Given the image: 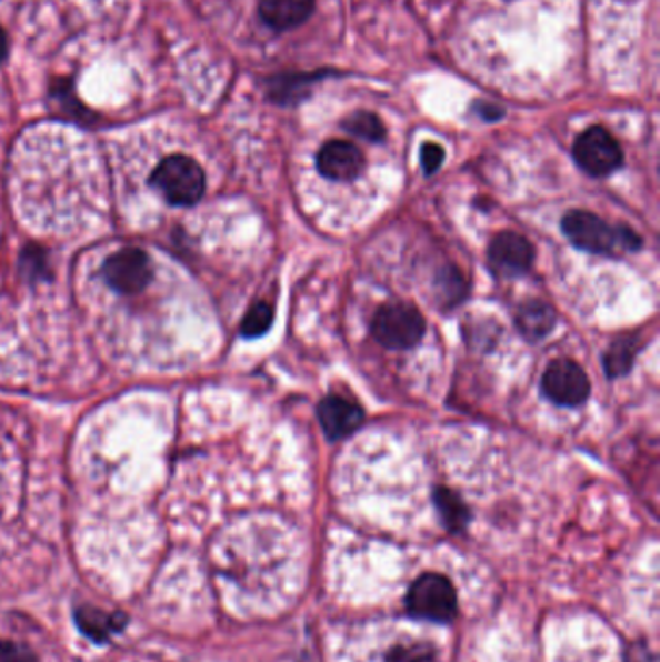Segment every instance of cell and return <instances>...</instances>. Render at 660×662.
Masks as SVG:
<instances>
[{
  "label": "cell",
  "instance_id": "cell-19",
  "mask_svg": "<svg viewBox=\"0 0 660 662\" xmlns=\"http://www.w3.org/2000/svg\"><path fill=\"white\" fill-rule=\"evenodd\" d=\"M388 662H438V653L422 641H406L391 651Z\"/></svg>",
  "mask_w": 660,
  "mask_h": 662
},
{
  "label": "cell",
  "instance_id": "cell-1",
  "mask_svg": "<svg viewBox=\"0 0 660 662\" xmlns=\"http://www.w3.org/2000/svg\"><path fill=\"white\" fill-rule=\"evenodd\" d=\"M562 231L573 247L591 254L616 257L618 252L641 249V237L630 227L608 225L593 211L571 210L562 218Z\"/></svg>",
  "mask_w": 660,
  "mask_h": 662
},
{
  "label": "cell",
  "instance_id": "cell-7",
  "mask_svg": "<svg viewBox=\"0 0 660 662\" xmlns=\"http://www.w3.org/2000/svg\"><path fill=\"white\" fill-rule=\"evenodd\" d=\"M540 385L550 401L562 407L583 405L591 393V382L586 370L570 359H558L548 364Z\"/></svg>",
  "mask_w": 660,
  "mask_h": 662
},
{
  "label": "cell",
  "instance_id": "cell-2",
  "mask_svg": "<svg viewBox=\"0 0 660 662\" xmlns=\"http://www.w3.org/2000/svg\"><path fill=\"white\" fill-rule=\"evenodd\" d=\"M151 184L173 205H194L206 192V174L194 159L169 156L151 174Z\"/></svg>",
  "mask_w": 660,
  "mask_h": 662
},
{
  "label": "cell",
  "instance_id": "cell-8",
  "mask_svg": "<svg viewBox=\"0 0 660 662\" xmlns=\"http://www.w3.org/2000/svg\"><path fill=\"white\" fill-rule=\"evenodd\" d=\"M488 262L494 273L502 278H519L531 270L534 249L526 237L513 231L496 234L488 247Z\"/></svg>",
  "mask_w": 660,
  "mask_h": 662
},
{
  "label": "cell",
  "instance_id": "cell-10",
  "mask_svg": "<svg viewBox=\"0 0 660 662\" xmlns=\"http://www.w3.org/2000/svg\"><path fill=\"white\" fill-rule=\"evenodd\" d=\"M318 421L330 440L351 437L364 422V411L359 403L341 395H328L318 403Z\"/></svg>",
  "mask_w": 660,
  "mask_h": 662
},
{
  "label": "cell",
  "instance_id": "cell-12",
  "mask_svg": "<svg viewBox=\"0 0 660 662\" xmlns=\"http://www.w3.org/2000/svg\"><path fill=\"white\" fill-rule=\"evenodd\" d=\"M516 324H518V330L521 331L523 338L529 339V341H539V339L547 338L548 333L554 330V309L548 302L531 299V301L523 302L519 307Z\"/></svg>",
  "mask_w": 660,
  "mask_h": 662
},
{
  "label": "cell",
  "instance_id": "cell-18",
  "mask_svg": "<svg viewBox=\"0 0 660 662\" xmlns=\"http://www.w3.org/2000/svg\"><path fill=\"white\" fill-rule=\"evenodd\" d=\"M436 504L440 508L443 520H446V523H448L450 528H463L467 520H469V513H467L466 505L461 504V500H459L453 492H450V490H438V494H436Z\"/></svg>",
  "mask_w": 660,
  "mask_h": 662
},
{
  "label": "cell",
  "instance_id": "cell-22",
  "mask_svg": "<svg viewBox=\"0 0 660 662\" xmlns=\"http://www.w3.org/2000/svg\"><path fill=\"white\" fill-rule=\"evenodd\" d=\"M477 111H479L480 117L482 119H487V121H498V119H502L503 111L500 107L490 106V103H477Z\"/></svg>",
  "mask_w": 660,
  "mask_h": 662
},
{
  "label": "cell",
  "instance_id": "cell-14",
  "mask_svg": "<svg viewBox=\"0 0 660 662\" xmlns=\"http://www.w3.org/2000/svg\"><path fill=\"white\" fill-rule=\"evenodd\" d=\"M318 74H281L278 78H271L268 83V96L279 106H293L304 98L308 83L314 82Z\"/></svg>",
  "mask_w": 660,
  "mask_h": 662
},
{
  "label": "cell",
  "instance_id": "cell-3",
  "mask_svg": "<svg viewBox=\"0 0 660 662\" xmlns=\"http://www.w3.org/2000/svg\"><path fill=\"white\" fill-rule=\"evenodd\" d=\"M424 317L409 302H388L376 312L372 320V338L376 343L391 351L411 349L424 338Z\"/></svg>",
  "mask_w": 660,
  "mask_h": 662
},
{
  "label": "cell",
  "instance_id": "cell-13",
  "mask_svg": "<svg viewBox=\"0 0 660 662\" xmlns=\"http://www.w3.org/2000/svg\"><path fill=\"white\" fill-rule=\"evenodd\" d=\"M76 624L82 630L83 635L90 640L103 643L113 633L120 632L127 624L124 614H111L106 610L93 609V606H80L76 610Z\"/></svg>",
  "mask_w": 660,
  "mask_h": 662
},
{
  "label": "cell",
  "instance_id": "cell-5",
  "mask_svg": "<svg viewBox=\"0 0 660 662\" xmlns=\"http://www.w3.org/2000/svg\"><path fill=\"white\" fill-rule=\"evenodd\" d=\"M573 158L587 174L607 177L622 165L623 151L607 129L591 127L573 143Z\"/></svg>",
  "mask_w": 660,
  "mask_h": 662
},
{
  "label": "cell",
  "instance_id": "cell-9",
  "mask_svg": "<svg viewBox=\"0 0 660 662\" xmlns=\"http://www.w3.org/2000/svg\"><path fill=\"white\" fill-rule=\"evenodd\" d=\"M316 167L326 179L349 182L357 179L364 169V156L354 143L347 140H331L323 143L316 156Z\"/></svg>",
  "mask_w": 660,
  "mask_h": 662
},
{
  "label": "cell",
  "instance_id": "cell-11",
  "mask_svg": "<svg viewBox=\"0 0 660 662\" xmlns=\"http://www.w3.org/2000/svg\"><path fill=\"white\" fill-rule=\"evenodd\" d=\"M316 0H260L263 22L278 31L293 30L314 12Z\"/></svg>",
  "mask_w": 660,
  "mask_h": 662
},
{
  "label": "cell",
  "instance_id": "cell-20",
  "mask_svg": "<svg viewBox=\"0 0 660 662\" xmlns=\"http://www.w3.org/2000/svg\"><path fill=\"white\" fill-rule=\"evenodd\" d=\"M420 163L424 173L432 174L442 167L443 163V150L442 146H438L434 142H427L420 150Z\"/></svg>",
  "mask_w": 660,
  "mask_h": 662
},
{
  "label": "cell",
  "instance_id": "cell-21",
  "mask_svg": "<svg viewBox=\"0 0 660 662\" xmlns=\"http://www.w3.org/2000/svg\"><path fill=\"white\" fill-rule=\"evenodd\" d=\"M0 662H39L31 649L20 643H2L0 645Z\"/></svg>",
  "mask_w": 660,
  "mask_h": 662
},
{
  "label": "cell",
  "instance_id": "cell-4",
  "mask_svg": "<svg viewBox=\"0 0 660 662\" xmlns=\"http://www.w3.org/2000/svg\"><path fill=\"white\" fill-rule=\"evenodd\" d=\"M407 606L413 616L450 622L458 614V593L448 578L440 573H427L414 581Z\"/></svg>",
  "mask_w": 660,
  "mask_h": 662
},
{
  "label": "cell",
  "instance_id": "cell-17",
  "mask_svg": "<svg viewBox=\"0 0 660 662\" xmlns=\"http://www.w3.org/2000/svg\"><path fill=\"white\" fill-rule=\"evenodd\" d=\"M271 324H273V309L268 302H256L242 320L240 333L247 339L262 338L263 333H268Z\"/></svg>",
  "mask_w": 660,
  "mask_h": 662
},
{
  "label": "cell",
  "instance_id": "cell-23",
  "mask_svg": "<svg viewBox=\"0 0 660 662\" xmlns=\"http://www.w3.org/2000/svg\"><path fill=\"white\" fill-rule=\"evenodd\" d=\"M8 54V38L4 30L0 28V61H4Z\"/></svg>",
  "mask_w": 660,
  "mask_h": 662
},
{
  "label": "cell",
  "instance_id": "cell-6",
  "mask_svg": "<svg viewBox=\"0 0 660 662\" xmlns=\"http://www.w3.org/2000/svg\"><path fill=\"white\" fill-rule=\"evenodd\" d=\"M101 275L106 279L107 285L117 293L136 294L142 293L143 289L150 285L153 268L150 257L142 249L128 247L107 258L106 264L101 268Z\"/></svg>",
  "mask_w": 660,
  "mask_h": 662
},
{
  "label": "cell",
  "instance_id": "cell-16",
  "mask_svg": "<svg viewBox=\"0 0 660 662\" xmlns=\"http://www.w3.org/2000/svg\"><path fill=\"white\" fill-rule=\"evenodd\" d=\"M343 129L351 134L359 136L362 140H368V142H382L383 136H386L382 121L374 113H367V111H359V113L347 117L343 121Z\"/></svg>",
  "mask_w": 660,
  "mask_h": 662
},
{
  "label": "cell",
  "instance_id": "cell-15",
  "mask_svg": "<svg viewBox=\"0 0 660 662\" xmlns=\"http://www.w3.org/2000/svg\"><path fill=\"white\" fill-rule=\"evenodd\" d=\"M639 351L638 338L626 335V338L616 339L604 354V370L610 378H622L630 372L633 367V359Z\"/></svg>",
  "mask_w": 660,
  "mask_h": 662
}]
</instances>
